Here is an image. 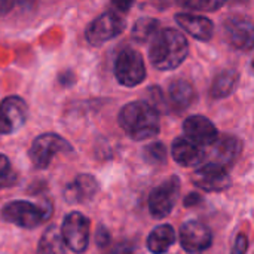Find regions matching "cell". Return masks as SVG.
<instances>
[{
  "mask_svg": "<svg viewBox=\"0 0 254 254\" xmlns=\"http://www.w3.org/2000/svg\"><path fill=\"white\" fill-rule=\"evenodd\" d=\"M189 54L188 39L176 28L158 30L152 37L149 60L152 65L161 71L177 68Z\"/></svg>",
  "mask_w": 254,
  "mask_h": 254,
  "instance_id": "6da1fadb",
  "label": "cell"
},
{
  "mask_svg": "<svg viewBox=\"0 0 254 254\" xmlns=\"http://www.w3.org/2000/svg\"><path fill=\"white\" fill-rule=\"evenodd\" d=\"M118 122L125 134L135 141L153 138L161 129L159 113L147 101H132L124 106Z\"/></svg>",
  "mask_w": 254,
  "mask_h": 254,
  "instance_id": "7a4b0ae2",
  "label": "cell"
},
{
  "mask_svg": "<svg viewBox=\"0 0 254 254\" xmlns=\"http://www.w3.org/2000/svg\"><path fill=\"white\" fill-rule=\"evenodd\" d=\"M52 208L37 205L28 201H10L3 205L1 208V219L7 223H12L15 226L24 228V229H34L40 226L45 220L51 217Z\"/></svg>",
  "mask_w": 254,
  "mask_h": 254,
  "instance_id": "3957f363",
  "label": "cell"
},
{
  "mask_svg": "<svg viewBox=\"0 0 254 254\" xmlns=\"http://www.w3.org/2000/svg\"><path fill=\"white\" fill-rule=\"evenodd\" d=\"M71 152L73 147L65 138L54 132H46L34 138L28 150V156L37 170H45L51 165L55 155Z\"/></svg>",
  "mask_w": 254,
  "mask_h": 254,
  "instance_id": "277c9868",
  "label": "cell"
},
{
  "mask_svg": "<svg viewBox=\"0 0 254 254\" xmlns=\"http://www.w3.org/2000/svg\"><path fill=\"white\" fill-rule=\"evenodd\" d=\"M115 76L124 86L140 85L146 79V64L141 54L132 48L122 49L115 63Z\"/></svg>",
  "mask_w": 254,
  "mask_h": 254,
  "instance_id": "5b68a950",
  "label": "cell"
},
{
  "mask_svg": "<svg viewBox=\"0 0 254 254\" xmlns=\"http://www.w3.org/2000/svg\"><path fill=\"white\" fill-rule=\"evenodd\" d=\"M60 234L73 253H83L89 244V220L82 213L71 211L64 217Z\"/></svg>",
  "mask_w": 254,
  "mask_h": 254,
  "instance_id": "8992f818",
  "label": "cell"
},
{
  "mask_svg": "<svg viewBox=\"0 0 254 254\" xmlns=\"http://www.w3.org/2000/svg\"><path fill=\"white\" fill-rule=\"evenodd\" d=\"M180 196V179L173 176L156 186L149 195V211L156 219L167 217Z\"/></svg>",
  "mask_w": 254,
  "mask_h": 254,
  "instance_id": "52a82bcc",
  "label": "cell"
},
{
  "mask_svg": "<svg viewBox=\"0 0 254 254\" xmlns=\"http://www.w3.org/2000/svg\"><path fill=\"white\" fill-rule=\"evenodd\" d=\"M125 30V21L116 12H104L95 18L86 28L85 37L91 46H101L118 37Z\"/></svg>",
  "mask_w": 254,
  "mask_h": 254,
  "instance_id": "ba28073f",
  "label": "cell"
},
{
  "mask_svg": "<svg viewBox=\"0 0 254 254\" xmlns=\"http://www.w3.org/2000/svg\"><path fill=\"white\" fill-rule=\"evenodd\" d=\"M28 118V107L18 95L6 97L0 103V134L9 135L24 127Z\"/></svg>",
  "mask_w": 254,
  "mask_h": 254,
  "instance_id": "9c48e42d",
  "label": "cell"
},
{
  "mask_svg": "<svg viewBox=\"0 0 254 254\" xmlns=\"http://www.w3.org/2000/svg\"><path fill=\"white\" fill-rule=\"evenodd\" d=\"M192 182L204 192H223L229 189L232 183L226 167L216 162L198 168L192 176Z\"/></svg>",
  "mask_w": 254,
  "mask_h": 254,
  "instance_id": "30bf717a",
  "label": "cell"
},
{
  "mask_svg": "<svg viewBox=\"0 0 254 254\" xmlns=\"http://www.w3.org/2000/svg\"><path fill=\"white\" fill-rule=\"evenodd\" d=\"M225 36L234 48L250 51L254 45L253 21L244 15L228 18L225 22Z\"/></svg>",
  "mask_w": 254,
  "mask_h": 254,
  "instance_id": "8fae6325",
  "label": "cell"
},
{
  "mask_svg": "<svg viewBox=\"0 0 254 254\" xmlns=\"http://www.w3.org/2000/svg\"><path fill=\"white\" fill-rule=\"evenodd\" d=\"M213 243L211 231L198 220H189L180 228V244L188 253H201Z\"/></svg>",
  "mask_w": 254,
  "mask_h": 254,
  "instance_id": "7c38bea8",
  "label": "cell"
},
{
  "mask_svg": "<svg viewBox=\"0 0 254 254\" xmlns=\"http://www.w3.org/2000/svg\"><path fill=\"white\" fill-rule=\"evenodd\" d=\"M183 131L186 134V138L198 146H211L219 137V131L214 124L208 118L201 115L189 116L183 122Z\"/></svg>",
  "mask_w": 254,
  "mask_h": 254,
  "instance_id": "4fadbf2b",
  "label": "cell"
},
{
  "mask_svg": "<svg viewBox=\"0 0 254 254\" xmlns=\"http://www.w3.org/2000/svg\"><path fill=\"white\" fill-rule=\"evenodd\" d=\"M100 186L94 176L79 174L64 189V199L68 204H83L95 196Z\"/></svg>",
  "mask_w": 254,
  "mask_h": 254,
  "instance_id": "5bb4252c",
  "label": "cell"
},
{
  "mask_svg": "<svg viewBox=\"0 0 254 254\" xmlns=\"http://www.w3.org/2000/svg\"><path fill=\"white\" fill-rule=\"evenodd\" d=\"M176 22L190 36L201 42H207L213 37L214 33V24L211 19L201 16V15H193L188 12H180L176 15Z\"/></svg>",
  "mask_w": 254,
  "mask_h": 254,
  "instance_id": "9a60e30c",
  "label": "cell"
},
{
  "mask_svg": "<svg viewBox=\"0 0 254 254\" xmlns=\"http://www.w3.org/2000/svg\"><path fill=\"white\" fill-rule=\"evenodd\" d=\"M171 156H173V159L179 165L190 168V167H196L198 164H201L204 156H205V153L201 149V146L195 144L189 138L179 137V138H176L173 141Z\"/></svg>",
  "mask_w": 254,
  "mask_h": 254,
  "instance_id": "2e32d148",
  "label": "cell"
},
{
  "mask_svg": "<svg viewBox=\"0 0 254 254\" xmlns=\"http://www.w3.org/2000/svg\"><path fill=\"white\" fill-rule=\"evenodd\" d=\"M213 146V158L216 164H220L223 167H228V165H232L241 150H243V143L234 137V135H222V137H217V140L211 144Z\"/></svg>",
  "mask_w": 254,
  "mask_h": 254,
  "instance_id": "e0dca14e",
  "label": "cell"
},
{
  "mask_svg": "<svg viewBox=\"0 0 254 254\" xmlns=\"http://www.w3.org/2000/svg\"><path fill=\"white\" fill-rule=\"evenodd\" d=\"M168 97L171 104L179 109V110H186L189 109L195 100H196V92L195 88L185 79H177L170 85L168 89Z\"/></svg>",
  "mask_w": 254,
  "mask_h": 254,
  "instance_id": "ac0fdd59",
  "label": "cell"
},
{
  "mask_svg": "<svg viewBox=\"0 0 254 254\" xmlns=\"http://www.w3.org/2000/svg\"><path fill=\"white\" fill-rule=\"evenodd\" d=\"M176 241V232L171 225L156 226L147 237V249L153 254H165Z\"/></svg>",
  "mask_w": 254,
  "mask_h": 254,
  "instance_id": "d6986e66",
  "label": "cell"
},
{
  "mask_svg": "<svg viewBox=\"0 0 254 254\" xmlns=\"http://www.w3.org/2000/svg\"><path fill=\"white\" fill-rule=\"evenodd\" d=\"M238 73L235 70H223L222 73H219L211 85V97L213 98H226L229 97L237 85H238Z\"/></svg>",
  "mask_w": 254,
  "mask_h": 254,
  "instance_id": "ffe728a7",
  "label": "cell"
},
{
  "mask_svg": "<svg viewBox=\"0 0 254 254\" xmlns=\"http://www.w3.org/2000/svg\"><path fill=\"white\" fill-rule=\"evenodd\" d=\"M37 254H67L61 234L55 226H49L43 232L37 246Z\"/></svg>",
  "mask_w": 254,
  "mask_h": 254,
  "instance_id": "44dd1931",
  "label": "cell"
},
{
  "mask_svg": "<svg viewBox=\"0 0 254 254\" xmlns=\"http://www.w3.org/2000/svg\"><path fill=\"white\" fill-rule=\"evenodd\" d=\"M159 30V21L156 18L152 16H143L140 19L135 21L131 36L135 42L138 43H146L147 40H150L155 33Z\"/></svg>",
  "mask_w": 254,
  "mask_h": 254,
  "instance_id": "7402d4cb",
  "label": "cell"
},
{
  "mask_svg": "<svg viewBox=\"0 0 254 254\" xmlns=\"http://www.w3.org/2000/svg\"><path fill=\"white\" fill-rule=\"evenodd\" d=\"M167 156H168L167 147L161 141H153V143L144 146V149H143V159L149 165H153V167L164 165L167 162Z\"/></svg>",
  "mask_w": 254,
  "mask_h": 254,
  "instance_id": "603a6c76",
  "label": "cell"
},
{
  "mask_svg": "<svg viewBox=\"0 0 254 254\" xmlns=\"http://www.w3.org/2000/svg\"><path fill=\"white\" fill-rule=\"evenodd\" d=\"M226 1L225 0H177V4L189 9V10H202V12H213L220 9Z\"/></svg>",
  "mask_w": 254,
  "mask_h": 254,
  "instance_id": "cb8c5ba5",
  "label": "cell"
},
{
  "mask_svg": "<svg viewBox=\"0 0 254 254\" xmlns=\"http://www.w3.org/2000/svg\"><path fill=\"white\" fill-rule=\"evenodd\" d=\"M147 95H149V104L159 113H168V107H167V101H165V97L161 91V88L158 86H152L149 88L147 91Z\"/></svg>",
  "mask_w": 254,
  "mask_h": 254,
  "instance_id": "d4e9b609",
  "label": "cell"
},
{
  "mask_svg": "<svg viewBox=\"0 0 254 254\" xmlns=\"http://www.w3.org/2000/svg\"><path fill=\"white\" fill-rule=\"evenodd\" d=\"M95 243H97V246H98V247H101V249H106V247H109V246H110V243H112V237H110V232H109L104 226H100V228L97 229V234H95Z\"/></svg>",
  "mask_w": 254,
  "mask_h": 254,
  "instance_id": "484cf974",
  "label": "cell"
},
{
  "mask_svg": "<svg viewBox=\"0 0 254 254\" xmlns=\"http://www.w3.org/2000/svg\"><path fill=\"white\" fill-rule=\"evenodd\" d=\"M249 250V238L246 234H240L235 240L231 254H246Z\"/></svg>",
  "mask_w": 254,
  "mask_h": 254,
  "instance_id": "4316f807",
  "label": "cell"
},
{
  "mask_svg": "<svg viewBox=\"0 0 254 254\" xmlns=\"http://www.w3.org/2000/svg\"><path fill=\"white\" fill-rule=\"evenodd\" d=\"M134 252V244L129 241H121L115 244L106 254H132Z\"/></svg>",
  "mask_w": 254,
  "mask_h": 254,
  "instance_id": "83f0119b",
  "label": "cell"
},
{
  "mask_svg": "<svg viewBox=\"0 0 254 254\" xmlns=\"http://www.w3.org/2000/svg\"><path fill=\"white\" fill-rule=\"evenodd\" d=\"M58 82L61 83V86L64 88H70L76 83V74L71 70H63L58 74Z\"/></svg>",
  "mask_w": 254,
  "mask_h": 254,
  "instance_id": "f1b7e54d",
  "label": "cell"
},
{
  "mask_svg": "<svg viewBox=\"0 0 254 254\" xmlns=\"http://www.w3.org/2000/svg\"><path fill=\"white\" fill-rule=\"evenodd\" d=\"M110 1H112V6H113L115 10L125 13V12H128L132 7L135 0H110Z\"/></svg>",
  "mask_w": 254,
  "mask_h": 254,
  "instance_id": "f546056e",
  "label": "cell"
},
{
  "mask_svg": "<svg viewBox=\"0 0 254 254\" xmlns=\"http://www.w3.org/2000/svg\"><path fill=\"white\" fill-rule=\"evenodd\" d=\"M202 202V196L196 192H190L186 198H185V205L186 207H196L198 204Z\"/></svg>",
  "mask_w": 254,
  "mask_h": 254,
  "instance_id": "4dcf8cb0",
  "label": "cell"
},
{
  "mask_svg": "<svg viewBox=\"0 0 254 254\" xmlns=\"http://www.w3.org/2000/svg\"><path fill=\"white\" fill-rule=\"evenodd\" d=\"M9 170H10V162H9L7 156L0 153V179H3L9 173Z\"/></svg>",
  "mask_w": 254,
  "mask_h": 254,
  "instance_id": "1f68e13d",
  "label": "cell"
},
{
  "mask_svg": "<svg viewBox=\"0 0 254 254\" xmlns=\"http://www.w3.org/2000/svg\"><path fill=\"white\" fill-rule=\"evenodd\" d=\"M16 0H0V16L9 13L12 10V7L15 6Z\"/></svg>",
  "mask_w": 254,
  "mask_h": 254,
  "instance_id": "d6a6232c",
  "label": "cell"
},
{
  "mask_svg": "<svg viewBox=\"0 0 254 254\" xmlns=\"http://www.w3.org/2000/svg\"><path fill=\"white\" fill-rule=\"evenodd\" d=\"M226 3H247L249 0H225Z\"/></svg>",
  "mask_w": 254,
  "mask_h": 254,
  "instance_id": "836d02e7",
  "label": "cell"
}]
</instances>
